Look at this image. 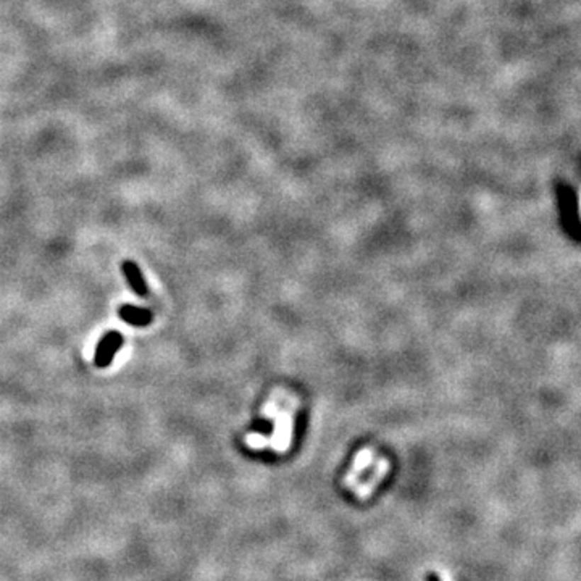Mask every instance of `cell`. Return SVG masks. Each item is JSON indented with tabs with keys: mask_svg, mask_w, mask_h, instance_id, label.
<instances>
[{
	"mask_svg": "<svg viewBox=\"0 0 581 581\" xmlns=\"http://www.w3.org/2000/svg\"><path fill=\"white\" fill-rule=\"evenodd\" d=\"M300 407V399L288 389L276 388L270 393L269 399L261 405V415L273 420V431L270 436L249 433L244 438V444L252 451L270 449L275 454H286L294 436V420Z\"/></svg>",
	"mask_w": 581,
	"mask_h": 581,
	"instance_id": "6da1fadb",
	"label": "cell"
},
{
	"mask_svg": "<svg viewBox=\"0 0 581 581\" xmlns=\"http://www.w3.org/2000/svg\"><path fill=\"white\" fill-rule=\"evenodd\" d=\"M389 472H391L389 458L378 454L373 447H363L354 457L342 483L359 501H367L373 496L378 486L386 480Z\"/></svg>",
	"mask_w": 581,
	"mask_h": 581,
	"instance_id": "7a4b0ae2",
	"label": "cell"
},
{
	"mask_svg": "<svg viewBox=\"0 0 581 581\" xmlns=\"http://www.w3.org/2000/svg\"><path fill=\"white\" fill-rule=\"evenodd\" d=\"M125 344L123 334L118 333V331H108L98 341V344L96 347L94 354V365L97 368H107L110 363L113 362V359L116 354L120 352V349Z\"/></svg>",
	"mask_w": 581,
	"mask_h": 581,
	"instance_id": "3957f363",
	"label": "cell"
},
{
	"mask_svg": "<svg viewBox=\"0 0 581 581\" xmlns=\"http://www.w3.org/2000/svg\"><path fill=\"white\" fill-rule=\"evenodd\" d=\"M121 271H123L126 283L130 284L132 293L139 295V298H147L149 286L147 283H145V278L137 264H135L132 260H125L123 264H121Z\"/></svg>",
	"mask_w": 581,
	"mask_h": 581,
	"instance_id": "277c9868",
	"label": "cell"
},
{
	"mask_svg": "<svg viewBox=\"0 0 581 581\" xmlns=\"http://www.w3.org/2000/svg\"><path fill=\"white\" fill-rule=\"evenodd\" d=\"M118 315L125 323L131 325V327H137V328L149 327L154 320V313L149 309H142V307H136L131 304L121 305L118 310Z\"/></svg>",
	"mask_w": 581,
	"mask_h": 581,
	"instance_id": "5b68a950",
	"label": "cell"
},
{
	"mask_svg": "<svg viewBox=\"0 0 581 581\" xmlns=\"http://www.w3.org/2000/svg\"><path fill=\"white\" fill-rule=\"evenodd\" d=\"M428 581H439V578L436 577V575L431 573V575H429V577H428Z\"/></svg>",
	"mask_w": 581,
	"mask_h": 581,
	"instance_id": "8992f818",
	"label": "cell"
}]
</instances>
